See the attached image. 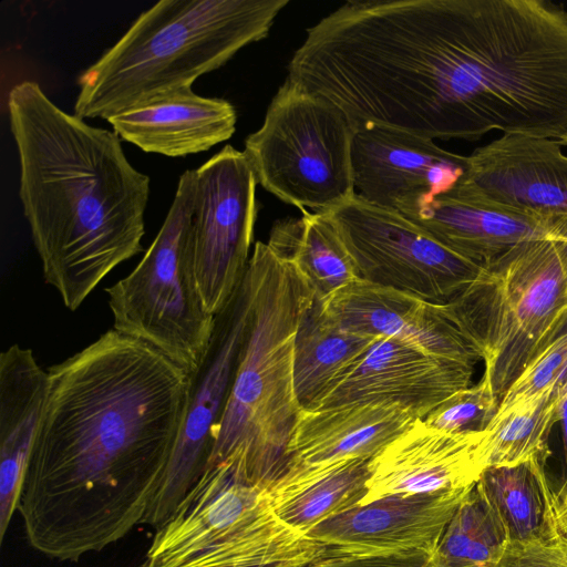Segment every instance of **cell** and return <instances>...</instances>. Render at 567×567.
Wrapping results in <instances>:
<instances>
[{"instance_id": "cb8c5ba5", "label": "cell", "mask_w": 567, "mask_h": 567, "mask_svg": "<svg viewBox=\"0 0 567 567\" xmlns=\"http://www.w3.org/2000/svg\"><path fill=\"white\" fill-rule=\"evenodd\" d=\"M545 461L485 468L476 485L492 505L509 543L551 542L558 532Z\"/></svg>"}, {"instance_id": "4fadbf2b", "label": "cell", "mask_w": 567, "mask_h": 567, "mask_svg": "<svg viewBox=\"0 0 567 567\" xmlns=\"http://www.w3.org/2000/svg\"><path fill=\"white\" fill-rule=\"evenodd\" d=\"M353 125L354 190L369 204L412 212L449 194L467 168V156L434 140L373 123Z\"/></svg>"}, {"instance_id": "ac0fdd59", "label": "cell", "mask_w": 567, "mask_h": 567, "mask_svg": "<svg viewBox=\"0 0 567 567\" xmlns=\"http://www.w3.org/2000/svg\"><path fill=\"white\" fill-rule=\"evenodd\" d=\"M107 122L121 138L145 153L183 157L229 140L237 113L229 101L198 95L187 86L122 111Z\"/></svg>"}, {"instance_id": "52a82bcc", "label": "cell", "mask_w": 567, "mask_h": 567, "mask_svg": "<svg viewBox=\"0 0 567 567\" xmlns=\"http://www.w3.org/2000/svg\"><path fill=\"white\" fill-rule=\"evenodd\" d=\"M194 196L195 169H187L142 260L105 289L113 329L152 346L193 377L205 361L216 327L195 275Z\"/></svg>"}, {"instance_id": "d6a6232c", "label": "cell", "mask_w": 567, "mask_h": 567, "mask_svg": "<svg viewBox=\"0 0 567 567\" xmlns=\"http://www.w3.org/2000/svg\"><path fill=\"white\" fill-rule=\"evenodd\" d=\"M560 544L566 553L567 556V536H560Z\"/></svg>"}, {"instance_id": "ba28073f", "label": "cell", "mask_w": 567, "mask_h": 567, "mask_svg": "<svg viewBox=\"0 0 567 567\" xmlns=\"http://www.w3.org/2000/svg\"><path fill=\"white\" fill-rule=\"evenodd\" d=\"M353 130L338 106L286 79L244 153L267 192L301 212L323 213L355 194Z\"/></svg>"}, {"instance_id": "e0dca14e", "label": "cell", "mask_w": 567, "mask_h": 567, "mask_svg": "<svg viewBox=\"0 0 567 567\" xmlns=\"http://www.w3.org/2000/svg\"><path fill=\"white\" fill-rule=\"evenodd\" d=\"M472 488L383 496L323 520L306 536L340 550L434 553Z\"/></svg>"}, {"instance_id": "1f68e13d", "label": "cell", "mask_w": 567, "mask_h": 567, "mask_svg": "<svg viewBox=\"0 0 567 567\" xmlns=\"http://www.w3.org/2000/svg\"><path fill=\"white\" fill-rule=\"evenodd\" d=\"M566 452V470L556 488H553V506L558 532L567 536V398L563 402L561 416Z\"/></svg>"}, {"instance_id": "7a4b0ae2", "label": "cell", "mask_w": 567, "mask_h": 567, "mask_svg": "<svg viewBox=\"0 0 567 567\" xmlns=\"http://www.w3.org/2000/svg\"><path fill=\"white\" fill-rule=\"evenodd\" d=\"M19 198L44 281L76 310L120 264L143 251L151 179L121 137L56 106L25 80L8 94Z\"/></svg>"}, {"instance_id": "d6986e66", "label": "cell", "mask_w": 567, "mask_h": 567, "mask_svg": "<svg viewBox=\"0 0 567 567\" xmlns=\"http://www.w3.org/2000/svg\"><path fill=\"white\" fill-rule=\"evenodd\" d=\"M49 373L31 349L12 344L0 354V540L18 504L38 435Z\"/></svg>"}, {"instance_id": "d590c367", "label": "cell", "mask_w": 567, "mask_h": 567, "mask_svg": "<svg viewBox=\"0 0 567 567\" xmlns=\"http://www.w3.org/2000/svg\"><path fill=\"white\" fill-rule=\"evenodd\" d=\"M566 244V243H565ZM567 245V244H566Z\"/></svg>"}, {"instance_id": "83f0119b", "label": "cell", "mask_w": 567, "mask_h": 567, "mask_svg": "<svg viewBox=\"0 0 567 567\" xmlns=\"http://www.w3.org/2000/svg\"><path fill=\"white\" fill-rule=\"evenodd\" d=\"M498 400L482 378L475 385L457 391L422 420L449 432H477L487 429L494 417Z\"/></svg>"}, {"instance_id": "9c48e42d", "label": "cell", "mask_w": 567, "mask_h": 567, "mask_svg": "<svg viewBox=\"0 0 567 567\" xmlns=\"http://www.w3.org/2000/svg\"><path fill=\"white\" fill-rule=\"evenodd\" d=\"M323 213L337 228L360 280L444 305L482 268L398 210L369 204L355 194Z\"/></svg>"}, {"instance_id": "6da1fadb", "label": "cell", "mask_w": 567, "mask_h": 567, "mask_svg": "<svg viewBox=\"0 0 567 567\" xmlns=\"http://www.w3.org/2000/svg\"><path fill=\"white\" fill-rule=\"evenodd\" d=\"M48 373L18 511L35 550L78 561L143 524L184 425L193 375L114 329Z\"/></svg>"}, {"instance_id": "8fae6325", "label": "cell", "mask_w": 567, "mask_h": 567, "mask_svg": "<svg viewBox=\"0 0 567 567\" xmlns=\"http://www.w3.org/2000/svg\"><path fill=\"white\" fill-rule=\"evenodd\" d=\"M250 318L246 275L227 307L216 316L208 353L193 377L186 417L143 524L164 525L199 480L209 461L238 367Z\"/></svg>"}, {"instance_id": "f546056e", "label": "cell", "mask_w": 567, "mask_h": 567, "mask_svg": "<svg viewBox=\"0 0 567 567\" xmlns=\"http://www.w3.org/2000/svg\"><path fill=\"white\" fill-rule=\"evenodd\" d=\"M434 553L422 549L340 550L327 546L324 556L308 567H441Z\"/></svg>"}, {"instance_id": "e575fe53", "label": "cell", "mask_w": 567, "mask_h": 567, "mask_svg": "<svg viewBox=\"0 0 567 567\" xmlns=\"http://www.w3.org/2000/svg\"><path fill=\"white\" fill-rule=\"evenodd\" d=\"M564 384H565V386L567 388V375H566V378H565V380H564Z\"/></svg>"}, {"instance_id": "ffe728a7", "label": "cell", "mask_w": 567, "mask_h": 567, "mask_svg": "<svg viewBox=\"0 0 567 567\" xmlns=\"http://www.w3.org/2000/svg\"><path fill=\"white\" fill-rule=\"evenodd\" d=\"M419 417L398 405L301 410L289 445L296 470L342 458H373Z\"/></svg>"}, {"instance_id": "277c9868", "label": "cell", "mask_w": 567, "mask_h": 567, "mask_svg": "<svg viewBox=\"0 0 567 567\" xmlns=\"http://www.w3.org/2000/svg\"><path fill=\"white\" fill-rule=\"evenodd\" d=\"M288 0H161L78 79L74 114L103 118L192 86L266 38Z\"/></svg>"}, {"instance_id": "2e32d148", "label": "cell", "mask_w": 567, "mask_h": 567, "mask_svg": "<svg viewBox=\"0 0 567 567\" xmlns=\"http://www.w3.org/2000/svg\"><path fill=\"white\" fill-rule=\"evenodd\" d=\"M322 303L346 330L390 337L426 353L474 365L482 361L476 348L450 318L445 305L364 280L347 285Z\"/></svg>"}, {"instance_id": "4dcf8cb0", "label": "cell", "mask_w": 567, "mask_h": 567, "mask_svg": "<svg viewBox=\"0 0 567 567\" xmlns=\"http://www.w3.org/2000/svg\"><path fill=\"white\" fill-rule=\"evenodd\" d=\"M496 567H567L560 537L551 542L509 543Z\"/></svg>"}, {"instance_id": "5bb4252c", "label": "cell", "mask_w": 567, "mask_h": 567, "mask_svg": "<svg viewBox=\"0 0 567 567\" xmlns=\"http://www.w3.org/2000/svg\"><path fill=\"white\" fill-rule=\"evenodd\" d=\"M474 364L378 337L313 410L348 404L398 405L423 419L471 384Z\"/></svg>"}, {"instance_id": "4316f807", "label": "cell", "mask_w": 567, "mask_h": 567, "mask_svg": "<svg viewBox=\"0 0 567 567\" xmlns=\"http://www.w3.org/2000/svg\"><path fill=\"white\" fill-rule=\"evenodd\" d=\"M508 544L505 526L475 484L447 524L434 555L441 567H496Z\"/></svg>"}, {"instance_id": "30bf717a", "label": "cell", "mask_w": 567, "mask_h": 567, "mask_svg": "<svg viewBox=\"0 0 567 567\" xmlns=\"http://www.w3.org/2000/svg\"><path fill=\"white\" fill-rule=\"evenodd\" d=\"M257 184L246 154L231 145L195 169L194 267L205 308L215 317L230 302L247 271Z\"/></svg>"}, {"instance_id": "7c38bea8", "label": "cell", "mask_w": 567, "mask_h": 567, "mask_svg": "<svg viewBox=\"0 0 567 567\" xmlns=\"http://www.w3.org/2000/svg\"><path fill=\"white\" fill-rule=\"evenodd\" d=\"M446 195L544 220L551 236L567 221V155L557 140L503 134L467 156Z\"/></svg>"}, {"instance_id": "836d02e7", "label": "cell", "mask_w": 567, "mask_h": 567, "mask_svg": "<svg viewBox=\"0 0 567 567\" xmlns=\"http://www.w3.org/2000/svg\"><path fill=\"white\" fill-rule=\"evenodd\" d=\"M558 142L560 143V145H561V146H567V133H566V135H565L561 140H559Z\"/></svg>"}, {"instance_id": "8992f818", "label": "cell", "mask_w": 567, "mask_h": 567, "mask_svg": "<svg viewBox=\"0 0 567 567\" xmlns=\"http://www.w3.org/2000/svg\"><path fill=\"white\" fill-rule=\"evenodd\" d=\"M155 530L144 567H308L327 549L281 523L231 462L207 466Z\"/></svg>"}, {"instance_id": "7402d4cb", "label": "cell", "mask_w": 567, "mask_h": 567, "mask_svg": "<svg viewBox=\"0 0 567 567\" xmlns=\"http://www.w3.org/2000/svg\"><path fill=\"white\" fill-rule=\"evenodd\" d=\"M369 458H342L301 465L270 494L278 519L305 535L323 520L347 512L368 494Z\"/></svg>"}, {"instance_id": "44dd1931", "label": "cell", "mask_w": 567, "mask_h": 567, "mask_svg": "<svg viewBox=\"0 0 567 567\" xmlns=\"http://www.w3.org/2000/svg\"><path fill=\"white\" fill-rule=\"evenodd\" d=\"M402 215L481 267L522 243L551 238L544 220L449 195Z\"/></svg>"}, {"instance_id": "3957f363", "label": "cell", "mask_w": 567, "mask_h": 567, "mask_svg": "<svg viewBox=\"0 0 567 567\" xmlns=\"http://www.w3.org/2000/svg\"><path fill=\"white\" fill-rule=\"evenodd\" d=\"M246 278L248 331L207 466L231 462L270 494L296 470L289 445L301 408L293 383V347L315 292L290 259L262 241L254 246Z\"/></svg>"}, {"instance_id": "d4e9b609", "label": "cell", "mask_w": 567, "mask_h": 567, "mask_svg": "<svg viewBox=\"0 0 567 567\" xmlns=\"http://www.w3.org/2000/svg\"><path fill=\"white\" fill-rule=\"evenodd\" d=\"M267 244L299 268L315 296L322 300L360 280L344 243L326 213L302 210L299 218L276 221Z\"/></svg>"}, {"instance_id": "5b68a950", "label": "cell", "mask_w": 567, "mask_h": 567, "mask_svg": "<svg viewBox=\"0 0 567 567\" xmlns=\"http://www.w3.org/2000/svg\"><path fill=\"white\" fill-rule=\"evenodd\" d=\"M478 351L498 402L525 368L567 329V245L522 243L483 266L444 303Z\"/></svg>"}, {"instance_id": "f1b7e54d", "label": "cell", "mask_w": 567, "mask_h": 567, "mask_svg": "<svg viewBox=\"0 0 567 567\" xmlns=\"http://www.w3.org/2000/svg\"><path fill=\"white\" fill-rule=\"evenodd\" d=\"M567 375V329L537 355L506 390L497 412L556 386Z\"/></svg>"}, {"instance_id": "484cf974", "label": "cell", "mask_w": 567, "mask_h": 567, "mask_svg": "<svg viewBox=\"0 0 567 567\" xmlns=\"http://www.w3.org/2000/svg\"><path fill=\"white\" fill-rule=\"evenodd\" d=\"M567 398L564 380L530 400L495 413L483 444V466H514L529 461H545L547 439L560 421Z\"/></svg>"}, {"instance_id": "603a6c76", "label": "cell", "mask_w": 567, "mask_h": 567, "mask_svg": "<svg viewBox=\"0 0 567 567\" xmlns=\"http://www.w3.org/2000/svg\"><path fill=\"white\" fill-rule=\"evenodd\" d=\"M377 338L340 327L315 296L302 313L293 347V383L301 410H313Z\"/></svg>"}, {"instance_id": "9a60e30c", "label": "cell", "mask_w": 567, "mask_h": 567, "mask_svg": "<svg viewBox=\"0 0 567 567\" xmlns=\"http://www.w3.org/2000/svg\"><path fill=\"white\" fill-rule=\"evenodd\" d=\"M486 431L449 432L417 419L370 461L360 505L395 494H431L473 487L482 472Z\"/></svg>"}]
</instances>
